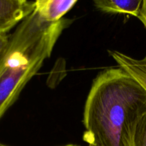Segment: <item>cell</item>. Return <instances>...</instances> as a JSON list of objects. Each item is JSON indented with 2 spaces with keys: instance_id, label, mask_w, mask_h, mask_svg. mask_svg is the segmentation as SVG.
Returning <instances> with one entry per match:
<instances>
[{
  "instance_id": "1",
  "label": "cell",
  "mask_w": 146,
  "mask_h": 146,
  "mask_svg": "<svg viewBox=\"0 0 146 146\" xmlns=\"http://www.w3.org/2000/svg\"><path fill=\"white\" fill-rule=\"evenodd\" d=\"M146 113V90L121 68L94 80L84 111L83 139L91 146H134L137 124Z\"/></svg>"
},
{
  "instance_id": "2",
  "label": "cell",
  "mask_w": 146,
  "mask_h": 146,
  "mask_svg": "<svg viewBox=\"0 0 146 146\" xmlns=\"http://www.w3.org/2000/svg\"><path fill=\"white\" fill-rule=\"evenodd\" d=\"M46 59L45 50L35 43L8 48L0 55V119Z\"/></svg>"
},
{
  "instance_id": "3",
  "label": "cell",
  "mask_w": 146,
  "mask_h": 146,
  "mask_svg": "<svg viewBox=\"0 0 146 146\" xmlns=\"http://www.w3.org/2000/svg\"><path fill=\"white\" fill-rule=\"evenodd\" d=\"M35 10V1L27 0H0V34L24 21Z\"/></svg>"
},
{
  "instance_id": "4",
  "label": "cell",
  "mask_w": 146,
  "mask_h": 146,
  "mask_svg": "<svg viewBox=\"0 0 146 146\" xmlns=\"http://www.w3.org/2000/svg\"><path fill=\"white\" fill-rule=\"evenodd\" d=\"M77 3V0H37L35 11L44 21L55 23L63 19Z\"/></svg>"
},
{
  "instance_id": "5",
  "label": "cell",
  "mask_w": 146,
  "mask_h": 146,
  "mask_svg": "<svg viewBox=\"0 0 146 146\" xmlns=\"http://www.w3.org/2000/svg\"><path fill=\"white\" fill-rule=\"evenodd\" d=\"M118 66L135 78L146 90V66L141 60L135 59L118 51H108Z\"/></svg>"
},
{
  "instance_id": "6",
  "label": "cell",
  "mask_w": 146,
  "mask_h": 146,
  "mask_svg": "<svg viewBox=\"0 0 146 146\" xmlns=\"http://www.w3.org/2000/svg\"><path fill=\"white\" fill-rule=\"evenodd\" d=\"M143 0H95L97 9L108 14H130L138 18Z\"/></svg>"
},
{
  "instance_id": "7",
  "label": "cell",
  "mask_w": 146,
  "mask_h": 146,
  "mask_svg": "<svg viewBox=\"0 0 146 146\" xmlns=\"http://www.w3.org/2000/svg\"><path fill=\"white\" fill-rule=\"evenodd\" d=\"M134 146H146V113L137 124L133 138Z\"/></svg>"
},
{
  "instance_id": "8",
  "label": "cell",
  "mask_w": 146,
  "mask_h": 146,
  "mask_svg": "<svg viewBox=\"0 0 146 146\" xmlns=\"http://www.w3.org/2000/svg\"><path fill=\"white\" fill-rule=\"evenodd\" d=\"M138 18L141 20L146 29V0H143L142 5H141V8Z\"/></svg>"
},
{
  "instance_id": "9",
  "label": "cell",
  "mask_w": 146,
  "mask_h": 146,
  "mask_svg": "<svg viewBox=\"0 0 146 146\" xmlns=\"http://www.w3.org/2000/svg\"><path fill=\"white\" fill-rule=\"evenodd\" d=\"M9 41V36L7 34H0V55L7 46Z\"/></svg>"
},
{
  "instance_id": "10",
  "label": "cell",
  "mask_w": 146,
  "mask_h": 146,
  "mask_svg": "<svg viewBox=\"0 0 146 146\" xmlns=\"http://www.w3.org/2000/svg\"><path fill=\"white\" fill-rule=\"evenodd\" d=\"M0 146H7V145H4V144L0 143ZM64 146H81V145H76V144H68V145H66Z\"/></svg>"
},
{
  "instance_id": "11",
  "label": "cell",
  "mask_w": 146,
  "mask_h": 146,
  "mask_svg": "<svg viewBox=\"0 0 146 146\" xmlns=\"http://www.w3.org/2000/svg\"><path fill=\"white\" fill-rule=\"evenodd\" d=\"M141 61H143V64H145V65L146 66V56H145V58H144L143 59L141 60Z\"/></svg>"
},
{
  "instance_id": "12",
  "label": "cell",
  "mask_w": 146,
  "mask_h": 146,
  "mask_svg": "<svg viewBox=\"0 0 146 146\" xmlns=\"http://www.w3.org/2000/svg\"><path fill=\"white\" fill-rule=\"evenodd\" d=\"M88 146H91V145H88Z\"/></svg>"
}]
</instances>
